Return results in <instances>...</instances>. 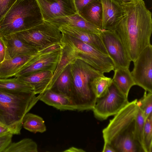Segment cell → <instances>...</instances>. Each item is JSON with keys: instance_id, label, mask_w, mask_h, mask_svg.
Returning a JSON list of instances; mask_svg holds the SVG:
<instances>
[{"instance_id": "cell-7", "label": "cell", "mask_w": 152, "mask_h": 152, "mask_svg": "<svg viewBox=\"0 0 152 152\" xmlns=\"http://www.w3.org/2000/svg\"><path fill=\"white\" fill-rule=\"evenodd\" d=\"M14 34L38 50L53 44H63L62 34L58 28L46 21L30 29Z\"/></svg>"}, {"instance_id": "cell-2", "label": "cell", "mask_w": 152, "mask_h": 152, "mask_svg": "<svg viewBox=\"0 0 152 152\" xmlns=\"http://www.w3.org/2000/svg\"><path fill=\"white\" fill-rule=\"evenodd\" d=\"M39 100L33 92L0 89V121L13 134H20L25 115Z\"/></svg>"}, {"instance_id": "cell-18", "label": "cell", "mask_w": 152, "mask_h": 152, "mask_svg": "<svg viewBox=\"0 0 152 152\" xmlns=\"http://www.w3.org/2000/svg\"><path fill=\"white\" fill-rule=\"evenodd\" d=\"M39 100L61 111H76L71 99L68 96L51 89L39 94Z\"/></svg>"}, {"instance_id": "cell-16", "label": "cell", "mask_w": 152, "mask_h": 152, "mask_svg": "<svg viewBox=\"0 0 152 152\" xmlns=\"http://www.w3.org/2000/svg\"><path fill=\"white\" fill-rule=\"evenodd\" d=\"M53 73L51 71L46 70L16 77L31 86L36 95L50 89V82Z\"/></svg>"}, {"instance_id": "cell-35", "label": "cell", "mask_w": 152, "mask_h": 152, "mask_svg": "<svg viewBox=\"0 0 152 152\" xmlns=\"http://www.w3.org/2000/svg\"><path fill=\"white\" fill-rule=\"evenodd\" d=\"M102 152H116L115 149L110 145L106 144H104Z\"/></svg>"}, {"instance_id": "cell-11", "label": "cell", "mask_w": 152, "mask_h": 152, "mask_svg": "<svg viewBox=\"0 0 152 152\" xmlns=\"http://www.w3.org/2000/svg\"><path fill=\"white\" fill-rule=\"evenodd\" d=\"M113 61L115 69L129 68L131 61L118 36L113 31L102 30L99 35Z\"/></svg>"}, {"instance_id": "cell-28", "label": "cell", "mask_w": 152, "mask_h": 152, "mask_svg": "<svg viewBox=\"0 0 152 152\" xmlns=\"http://www.w3.org/2000/svg\"><path fill=\"white\" fill-rule=\"evenodd\" d=\"M138 107V111L135 120L134 134L135 140L144 152L143 133L145 119L141 110Z\"/></svg>"}, {"instance_id": "cell-30", "label": "cell", "mask_w": 152, "mask_h": 152, "mask_svg": "<svg viewBox=\"0 0 152 152\" xmlns=\"http://www.w3.org/2000/svg\"><path fill=\"white\" fill-rule=\"evenodd\" d=\"M137 105L145 119L152 114V92L145 91L143 97L137 100Z\"/></svg>"}, {"instance_id": "cell-34", "label": "cell", "mask_w": 152, "mask_h": 152, "mask_svg": "<svg viewBox=\"0 0 152 152\" xmlns=\"http://www.w3.org/2000/svg\"><path fill=\"white\" fill-rule=\"evenodd\" d=\"M98 0H74L75 6L77 12L89 3Z\"/></svg>"}, {"instance_id": "cell-1", "label": "cell", "mask_w": 152, "mask_h": 152, "mask_svg": "<svg viewBox=\"0 0 152 152\" xmlns=\"http://www.w3.org/2000/svg\"><path fill=\"white\" fill-rule=\"evenodd\" d=\"M122 15L114 30L131 61L151 44L152 13L143 0L121 4Z\"/></svg>"}, {"instance_id": "cell-29", "label": "cell", "mask_w": 152, "mask_h": 152, "mask_svg": "<svg viewBox=\"0 0 152 152\" xmlns=\"http://www.w3.org/2000/svg\"><path fill=\"white\" fill-rule=\"evenodd\" d=\"M144 152L152 151V114L145 120L143 133Z\"/></svg>"}, {"instance_id": "cell-25", "label": "cell", "mask_w": 152, "mask_h": 152, "mask_svg": "<svg viewBox=\"0 0 152 152\" xmlns=\"http://www.w3.org/2000/svg\"><path fill=\"white\" fill-rule=\"evenodd\" d=\"M0 89L34 93L33 88L31 86L19 80L16 77L0 79Z\"/></svg>"}, {"instance_id": "cell-22", "label": "cell", "mask_w": 152, "mask_h": 152, "mask_svg": "<svg viewBox=\"0 0 152 152\" xmlns=\"http://www.w3.org/2000/svg\"><path fill=\"white\" fill-rule=\"evenodd\" d=\"M62 52L50 82V89L62 72L76 59L72 50L63 43Z\"/></svg>"}, {"instance_id": "cell-24", "label": "cell", "mask_w": 152, "mask_h": 152, "mask_svg": "<svg viewBox=\"0 0 152 152\" xmlns=\"http://www.w3.org/2000/svg\"><path fill=\"white\" fill-rule=\"evenodd\" d=\"M22 126L26 129L35 133H42L46 130L43 119L37 115L28 112L23 118Z\"/></svg>"}, {"instance_id": "cell-14", "label": "cell", "mask_w": 152, "mask_h": 152, "mask_svg": "<svg viewBox=\"0 0 152 152\" xmlns=\"http://www.w3.org/2000/svg\"><path fill=\"white\" fill-rule=\"evenodd\" d=\"M58 27L61 33L88 44L108 55L104 46L98 35L66 25H61Z\"/></svg>"}, {"instance_id": "cell-6", "label": "cell", "mask_w": 152, "mask_h": 152, "mask_svg": "<svg viewBox=\"0 0 152 152\" xmlns=\"http://www.w3.org/2000/svg\"><path fill=\"white\" fill-rule=\"evenodd\" d=\"M62 42L80 59L103 73L114 70L113 63L108 55L93 46L61 33Z\"/></svg>"}, {"instance_id": "cell-5", "label": "cell", "mask_w": 152, "mask_h": 152, "mask_svg": "<svg viewBox=\"0 0 152 152\" xmlns=\"http://www.w3.org/2000/svg\"><path fill=\"white\" fill-rule=\"evenodd\" d=\"M137 100L129 102L110 121L102 130L104 144L113 147L123 139L134 137L135 120L138 109Z\"/></svg>"}, {"instance_id": "cell-23", "label": "cell", "mask_w": 152, "mask_h": 152, "mask_svg": "<svg viewBox=\"0 0 152 152\" xmlns=\"http://www.w3.org/2000/svg\"><path fill=\"white\" fill-rule=\"evenodd\" d=\"M72 85V77L69 66L58 76L50 89L70 98Z\"/></svg>"}, {"instance_id": "cell-3", "label": "cell", "mask_w": 152, "mask_h": 152, "mask_svg": "<svg viewBox=\"0 0 152 152\" xmlns=\"http://www.w3.org/2000/svg\"><path fill=\"white\" fill-rule=\"evenodd\" d=\"M69 67L72 83L70 98L76 110H92L97 97L91 86V82L104 73L79 59H76Z\"/></svg>"}, {"instance_id": "cell-32", "label": "cell", "mask_w": 152, "mask_h": 152, "mask_svg": "<svg viewBox=\"0 0 152 152\" xmlns=\"http://www.w3.org/2000/svg\"><path fill=\"white\" fill-rule=\"evenodd\" d=\"M13 135L10 132L0 136V152H4L12 142Z\"/></svg>"}, {"instance_id": "cell-37", "label": "cell", "mask_w": 152, "mask_h": 152, "mask_svg": "<svg viewBox=\"0 0 152 152\" xmlns=\"http://www.w3.org/2000/svg\"><path fill=\"white\" fill-rule=\"evenodd\" d=\"M64 152H85V151L83 149L79 148H77L75 147H70L64 151Z\"/></svg>"}, {"instance_id": "cell-27", "label": "cell", "mask_w": 152, "mask_h": 152, "mask_svg": "<svg viewBox=\"0 0 152 152\" xmlns=\"http://www.w3.org/2000/svg\"><path fill=\"white\" fill-rule=\"evenodd\" d=\"M112 83V79L103 75L95 77L91 84L97 98L102 95Z\"/></svg>"}, {"instance_id": "cell-12", "label": "cell", "mask_w": 152, "mask_h": 152, "mask_svg": "<svg viewBox=\"0 0 152 152\" xmlns=\"http://www.w3.org/2000/svg\"><path fill=\"white\" fill-rule=\"evenodd\" d=\"M36 0L45 21L78 13L74 0Z\"/></svg>"}, {"instance_id": "cell-15", "label": "cell", "mask_w": 152, "mask_h": 152, "mask_svg": "<svg viewBox=\"0 0 152 152\" xmlns=\"http://www.w3.org/2000/svg\"><path fill=\"white\" fill-rule=\"evenodd\" d=\"M6 47L5 60L20 55H31L38 50L19 38L15 34L2 37Z\"/></svg>"}, {"instance_id": "cell-9", "label": "cell", "mask_w": 152, "mask_h": 152, "mask_svg": "<svg viewBox=\"0 0 152 152\" xmlns=\"http://www.w3.org/2000/svg\"><path fill=\"white\" fill-rule=\"evenodd\" d=\"M131 73L135 85L152 92V46L146 47L133 61Z\"/></svg>"}, {"instance_id": "cell-20", "label": "cell", "mask_w": 152, "mask_h": 152, "mask_svg": "<svg viewBox=\"0 0 152 152\" xmlns=\"http://www.w3.org/2000/svg\"><path fill=\"white\" fill-rule=\"evenodd\" d=\"M113 71V83L120 92L128 98L130 89L136 85L129 68H117Z\"/></svg>"}, {"instance_id": "cell-4", "label": "cell", "mask_w": 152, "mask_h": 152, "mask_svg": "<svg viewBox=\"0 0 152 152\" xmlns=\"http://www.w3.org/2000/svg\"><path fill=\"white\" fill-rule=\"evenodd\" d=\"M44 21L36 0H18L0 23V35H7L26 31Z\"/></svg>"}, {"instance_id": "cell-8", "label": "cell", "mask_w": 152, "mask_h": 152, "mask_svg": "<svg viewBox=\"0 0 152 152\" xmlns=\"http://www.w3.org/2000/svg\"><path fill=\"white\" fill-rule=\"evenodd\" d=\"M129 102L128 98L113 83L102 95L97 98L92 110L96 118L104 120L115 115Z\"/></svg>"}, {"instance_id": "cell-36", "label": "cell", "mask_w": 152, "mask_h": 152, "mask_svg": "<svg viewBox=\"0 0 152 152\" xmlns=\"http://www.w3.org/2000/svg\"><path fill=\"white\" fill-rule=\"evenodd\" d=\"M10 132L11 133L8 128L4 126L0 125V136Z\"/></svg>"}, {"instance_id": "cell-13", "label": "cell", "mask_w": 152, "mask_h": 152, "mask_svg": "<svg viewBox=\"0 0 152 152\" xmlns=\"http://www.w3.org/2000/svg\"><path fill=\"white\" fill-rule=\"evenodd\" d=\"M100 1L102 9V30L113 31L122 16V6L114 0Z\"/></svg>"}, {"instance_id": "cell-26", "label": "cell", "mask_w": 152, "mask_h": 152, "mask_svg": "<svg viewBox=\"0 0 152 152\" xmlns=\"http://www.w3.org/2000/svg\"><path fill=\"white\" fill-rule=\"evenodd\" d=\"M36 143L29 138H24L16 142H12L4 152H37Z\"/></svg>"}, {"instance_id": "cell-31", "label": "cell", "mask_w": 152, "mask_h": 152, "mask_svg": "<svg viewBox=\"0 0 152 152\" xmlns=\"http://www.w3.org/2000/svg\"><path fill=\"white\" fill-rule=\"evenodd\" d=\"M18 0H0V23L13 5Z\"/></svg>"}, {"instance_id": "cell-19", "label": "cell", "mask_w": 152, "mask_h": 152, "mask_svg": "<svg viewBox=\"0 0 152 152\" xmlns=\"http://www.w3.org/2000/svg\"><path fill=\"white\" fill-rule=\"evenodd\" d=\"M31 55H20L0 63V79L13 77L38 53Z\"/></svg>"}, {"instance_id": "cell-39", "label": "cell", "mask_w": 152, "mask_h": 152, "mask_svg": "<svg viewBox=\"0 0 152 152\" xmlns=\"http://www.w3.org/2000/svg\"><path fill=\"white\" fill-rule=\"evenodd\" d=\"M0 125H4H4L2 124L0 121Z\"/></svg>"}, {"instance_id": "cell-17", "label": "cell", "mask_w": 152, "mask_h": 152, "mask_svg": "<svg viewBox=\"0 0 152 152\" xmlns=\"http://www.w3.org/2000/svg\"><path fill=\"white\" fill-rule=\"evenodd\" d=\"M58 27L66 25L83 30L98 35L102 30L86 20L78 13L46 21Z\"/></svg>"}, {"instance_id": "cell-33", "label": "cell", "mask_w": 152, "mask_h": 152, "mask_svg": "<svg viewBox=\"0 0 152 152\" xmlns=\"http://www.w3.org/2000/svg\"><path fill=\"white\" fill-rule=\"evenodd\" d=\"M6 45L4 39L0 35V63L6 59Z\"/></svg>"}, {"instance_id": "cell-21", "label": "cell", "mask_w": 152, "mask_h": 152, "mask_svg": "<svg viewBox=\"0 0 152 152\" xmlns=\"http://www.w3.org/2000/svg\"><path fill=\"white\" fill-rule=\"evenodd\" d=\"M78 13L88 22L102 30V9L100 0L89 3Z\"/></svg>"}, {"instance_id": "cell-38", "label": "cell", "mask_w": 152, "mask_h": 152, "mask_svg": "<svg viewBox=\"0 0 152 152\" xmlns=\"http://www.w3.org/2000/svg\"><path fill=\"white\" fill-rule=\"evenodd\" d=\"M120 4L125 3L131 1L132 0H114Z\"/></svg>"}, {"instance_id": "cell-10", "label": "cell", "mask_w": 152, "mask_h": 152, "mask_svg": "<svg viewBox=\"0 0 152 152\" xmlns=\"http://www.w3.org/2000/svg\"><path fill=\"white\" fill-rule=\"evenodd\" d=\"M63 48L48 52L42 49L38 50L37 54L14 77L46 70H50L54 73L61 58Z\"/></svg>"}]
</instances>
